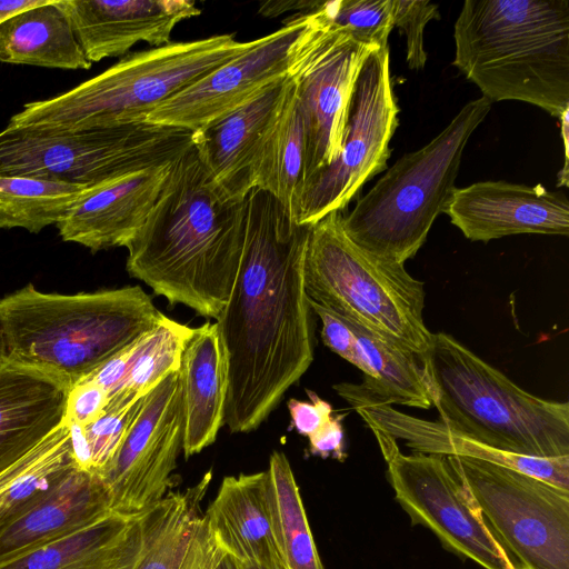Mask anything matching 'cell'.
I'll use <instances>...</instances> for the list:
<instances>
[{
    "mask_svg": "<svg viewBox=\"0 0 569 569\" xmlns=\"http://www.w3.org/2000/svg\"><path fill=\"white\" fill-rule=\"evenodd\" d=\"M249 44L232 34H219L128 53L63 93L26 103L8 126L80 131L144 122L161 103Z\"/></svg>",
    "mask_w": 569,
    "mask_h": 569,
    "instance_id": "6",
    "label": "cell"
},
{
    "mask_svg": "<svg viewBox=\"0 0 569 569\" xmlns=\"http://www.w3.org/2000/svg\"><path fill=\"white\" fill-rule=\"evenodd\" d=\"M371 431L387 462L395 498L412 525L427 528L448 551L485 569H515L445 456L405 455L395 438Z\"/></svg>",
    "mask_w": 569,
    "mask_h": 569,
    "instance_id": "13",
    "label": "cell"
},
{
    "mask_svg": "<svg viewBox=\"0 0 569 569\" xmlns=\"http://www.w3.org/2000/svg\"><path fill=\"white\" fill-rule=\"evenodd\" d=\"M144 397L123 405L107 406L94 422L83 428L91 471L99 472L111 460L137 417Z\"/></svg>",
    "mask_w": 569,
    "mask_h": 569,
    "instance_id": "35",
    "label": "cell"
},
{
    "mask_svg": "<svg viewBox=\"0 0 569 569\" xmlns=\"http://www.w3.org/2000/svg\"><path fill=\"white\" fill-rule=\"evenodd\" d=\"M203 517L219 545L237 561L283 566L274 537L267 471L224 477Z\"/></svg>",
    "mask_w": 569,
    "mask_h": 569,
    "instance_id": "24",
    "label": "cell"
},
{
    "mask_svg": "<svg viewBox=\"0 0 569 569\" xmlns=\"http://www.w3.org/2000/svg\"><path fill=\"white\" fill-rule=\"evenodd\" d=\"M267 471L277 546L286 569H325L290 462L273 451Z\"/></svg>",
    "mask_w": 569,
    "mask_h": 569,
    "instance_id": "31",
    "label": "cell"
},
{
    "mask_svg": "<svg viewBox=\"0 0 569 569\" xmlns=\"http://www.w3.org/2000/svg\"><path fill=\"white\" fill-rule=\"evenodd\" d=\"M375 49L333 28L317 10L309 13L287 72L303 124L306 184L339 154L355 83Z\"/></svg>",
    "mask_w": 569,
    "mask_h": 569,
    "instance_id": "12",
    "label": "cell"
},
{
    "mask_svg": "<svg viewBox=\"0 0 569 569\" xmlns=\"http://www.w3.org/2000/svg\"><path fill=\"white\" fill-rule=\"evenodd\" d=\"M393 28L406 37V60L411 70H421L427 62L423 30L440 17L438 6L429 0H391Z\"/></svg>",
    "mask_w": 569,
    "mask_h": 569,
    "instance_id": "36",
    "label": "cell"
},
{
    "mask_svg": "<svg viewBox=\"0 0 569 569\" xmlns=\"http://www.w3.org/2000/svg\"><path fill=\"white\" fill-rule=\"evenodd\" d=\"M309 231L270 193L254 188L247 196L239 271L214 321L227 361L230 432L256 430L313 360L303 278Z\"/></svg>",
    "mask_w": 569,
    "mask_h": 569,
    "instance_id": "1",
    "label": "cell"
},
{
    "mask_svg": "<svg viewBox=\"0 0 569 569\" xmlns=\"http://www.w3.org/2000/svg\"><path fill=\"white\" fill-rule=\"evenodd\" d=\"M559 120H560V136H561V139H562V144H563V152H565V162H563V168L562 170L559 172V176H558V186L560 187H568L569 186V164H568V161H569V110H566L560 117H559Z\"/></svg>",
    "mask_w": 569,
    "mask_h": 569,
    "instance_id": "42",
    "label": "cell"
},
{
    "mask_svg": "<svg viewBox=\"0 0 569 569\" xmlns=\"http://www.w3.org/2000/svg\"><path fill=\"white\" fill-rule=\"evenodd\" d=\"M7 359L6 345L2 332L0 330V365Z\"/></svg>",
    "mask_w": 569,
    "mask_h": 569,
    "instance_id": "46",
    "label": "cell"
},
{
    "mask_svg": "<svg viewBox=\"0 0 569 569\" xmlns=\"http://www.w3.org/2000/svg\"><path fill=\"white\" fill-rule=\"evenodd\" d=\"M446 459L515 569H569V490L488 461Z\"/></svg>",
    "mask_w": 569,
    "mask_h": 569,
    "instance_id": "10",
    "label": "cell"
},
{
    "mask_svg": "<svg viewBox=\"0 0 569 569\" xmlns=\"http://www.w3.org/2000/svg\"><path fill=\"white\" fill-rule=\"evenodd\" d=\"M70 388L40 369L0 365V472L62 423Z\"/></svg>",
    "mask_w": 569,
    "mask_h": 569,
    "instance_id": "22",
    "label": "cell"
},
{
    "mask_svg": "<svg viewBox=\"0 0 569 569\" xmlns=\"http://www.w3.org/2000/svg\"><path fill=\"white\" fill-rule=\"evenodd\" d=\"M94 471L76 469L41 502L0 531V566L70 536L111 513Z\"/></svg>",
    "mask_w": 569,
    "mask_h": 569,
    "instance_id": "21",
    "label": "cell"
},
{
    "mask_svg": "<svg viewBox=\"0 0 569 569\" xmlns=\"http://www.w3.org/2000/svg\"><path fill=\"white\" fill-rule=\"evenodd\" d=\"M453 39L452 64L491 103L569 110L568 0H466Z\"/></svg>",
    "mask_w": 569,
    "mask_h": 569,
    "instance_id": "3",
    "label": "cell"
},
{
    "mask_svg": "<svg viewBox=\"0 0 569 569\" xmlns=\"http://www.w3.org/2000/svg\"><path fill=\"white\" fill-rule=\"evenodd\" d=\"M346 415H336L317 432L310 436L309 451L313 456L328 458L332 456L335 459L343 460L345 440L342 421Z\"/></svg>",
    "mask_w": 569,
    "mask_h": 569,
    "instance_id": "40",
    "label": "cell"
},
{
    "mask_svg": "<svg viewBox=\"0 0 569 569\" xmlns=\"http://www.w3.org/2000/svg\"><path fill=\"white\" fill-rule=\"evenodd\" d=\"M443 212L471 241L520 233L569 234L567 196L542 184L498 180L456 187Z\"/></svg>",
    "mask_w": 569,
    "mask_h": 569,
    "instance_id": "17",
    "label": "cell"
},
{
    "mask_svg": "<svg viewBox=\"0 0 569 569\" xmlns=\"http://www.w3.org/2000/svg\"><path fill=\"white\" fill-rule=\"evenodd\" d=\"M316 10L357 42L373 48L388 47L393 29L391 0L320 1Z\"/></svg>",
    "mask_w": 569,
    "mask_h": 569,
    "instance_id": "34",
    "label": "cell"
},
{
    "mask_svg": "<svg viewBox=\"0 0 569 569\" xmlns=\"http://www.w3.org/2000/svg\"><path fill=\"white\" fill-rule=\"evenodd\" d=\"M306 187L305 132L295 86L263 148L256 187L270 193L298 222Z\"/></svg>",
    "mask_w": 569,
    "mask_h": 569,
    "instance_id": "30",
    "label": "cell"
},
{
    "mask_svg": "<svg viewBox=\"0 0 569 569\" xmlns=\"http://www.w3.org/2000/svg\"><path fill=\"white\" fill-rule=\"evenodd\" d=\"M333 389L370 429L402 440L413 452L483 460L569 490V456L539 458L497 450L452 431L440 421L401 412L375 398L361 385L341 382Z\"/></svg>",
    "mask_w": 569,
    "mask_h": 569,
    "instance_id": "18",
    "label": "cell"
},
{
    "mask_svg": "<svg viewBox=\"0 0 569 569\" xmlns=\"http://www.w3.org/2000/svg\"><path fill=\"white\" fill-rule=\"evenodd\" d=\"M88 187L23 176L0 174V230L38 233L57 224Z\"/></svg>",
    "mask_w": 569,
    "mask_h": 569,
    "instance_id": "33",
    "label": "cell"
},
{
    "mask_svg": "<svg viewBox=\"0 0 569 569\" xmlns=\"http://www.w3.org/2000/svg\"><path fill=\"white\" fill-rule=\"evenodd\" d=\"M398 114L389 48H378L363 61L355 83L339 154L306 184L299 224L342 212L369 180L387 169Z\"/></svg>",
    "mask_w": 569,
    "mask_h": 569,
    "instance_id": "11",
    "label": "cell"
},
{
    "mask_svg": "<svg viewBox=\"0 0 569 569\" xmlns=\"http://www.w3.org/2000/svg\"><path fill=\"white\" fill-rule=\"evenodd\" d=\"M216 569H238V565L234 558L226 555Z\"/></svg>",
    "mask_w": 569,
    "mask_h": 569,
    "instance_id": "45",
    "label": "cell"
},
{
    "mask_svg": "<svg viewBox=\"0 0 569 569\" xmlns=\"http://www.w3.org/2000/svg\"><path fill=\"white\" fill-rule=\"evenodd\" d=\"M108 401V393L100 385L84 379L69 390L63 422L84 428L104 412Z\"/></svg>",
    "mask_w": 569,
    "mask_h": 569,
    "instance_id": "38",
    "label": "cell"
},
{
    "mask_svg": "<svg viewBox=\"0 0 569 569\" xmlns=\"http://www.w3.org/2000/svg\"><path fill=\"white\" fill-rule=\"evenodd\" d=\"M308 21L309 13H296L280 29L250 41L243 52L169 98L146 121L196 132L239 108L287 76Z\"/></svg>",
    "mask_w": 569,
    "mask_h": 569,
    "instance_id": "15",
    "label": "cell"
},
{
    "mask_svg": "<svg viewBox=\"0 0 569 569\" xmlns=\"http://www.w3.org/2000/svg\"><path fill=\"white\" fill-rule=\"evenodd\" d=\"M47 0H9L0 1V23L9 17L26 9L40 6Z\"/></svg>",
    "mask_w": 569,
    "mask_h": 569,
    "instance_id": "43",
    "label": "cell"
},
{
    "mask_svg": "<svg viewBox=\"0 0 569 569\" xmlns=\"http://www.w3.org/2000/svg\"><path fill=\"white\" fill-rule=\"evenodd\" d=\"M320 1L310 0H286L267 1L260 4L259 13L264 17L276 18L289 11H299V13H310L316 10Z\"/></svg>",
    "mask_w": 569,
    "mask_h": 569,
    "instance_id": "41",
    "label": "cell"
},
{
    "mask_svg": "<svg viewBox=\"0 0 569 569\" xmlns=\"http://www.w3.org/2000/svg\"><path fill=\"white\" fill-rule=\"evenodd\" d=\"M183 428V396L176 371L146 395L116 453L97 472L112 512L136 515L166 497L182 450Z\"/></svg>",
    "mask_w": 569,
    "mask_h": 569,
    "instance_id": "14",
    "label": "cell"
},
{
    "mask_svg": "<svg viewBox=\"0 0 569 569\" xmlns=\"http://www.w3.org/2000/svg\"><path fill=\"white\" fill-rule=\"evenodd\" d=\"M432 405L452 431L497 450L569 456V405L521 389L452 336L432 333L420 357Z\"/></svg>",
    "mask_w": 569,
    "mask_h": 569,
    "instance_id": "5",
    "label": "cell"
},
{
    "mask_svg": "<svg viewBox=\"0 0 569 569\" xmlns=\"http://www.w3.org/2000/svg\"><path fill=\"white\" fill-rule=\"evenodd\" d=\"M0 62L64 70L92 66L59 0H47L0 23Z\"/></svg>",
    "mask_w": 569,
    "mask_h": 569,
    "instance_id": "27",
    "label": "cell"
},
{
    "mask_svg": "<svg viewBox=\"0 0 569 569\" xmlns=\"http://www.w3.org/2000/svg\"><path fill=\"white\" fill-rule=\"evenodd\" d=\"M310 401L290 399L288 410L291 417V425L297 432L310 437L321 429L332 418L331 405L321 399L316 392L306 390Z\"/></svg>",
    "mask_w": 569,
    "mask_h": 569,
    "instance_id": "39",
    "label": "cell"
},
{
    "mask_svg": "<svg viewBox=\"0 0 569 569\" xmlns=\"http://www.w3.org/2000/svg\"><path fill=\"white\" fill-rule=\"evenodd\" d=\"M196 132L148 121L80 131L7 126L0 174L92 187L128 172L168 164L194 144Z\"/></svg>",
    "mask_w": 569,
    "mask_h": 569,
    "instance_id": "9",
    "label": "cell"
},
{
    "mask_svg": "<svg viewBox=\"0 0 569 569\" xmlns=\"http://www.w3.org/2000/svg\"><path fill=\"white\" fill-rule=\"evenodd\" d=\"M342 318L372 373L361 386L383 403L429 409L432 402L420 357L361 323Z\"/></svg>",
    "mask_w": 569,
    "mask_h": 569,
    "instance_id": "29",
    "label": "cell"
},
{
    "mask_svg": "<svg viewBox=\"0 0 569 569\" xmlns=\"http://www.w3.org/2000/svg\"><path fill=\"white\" fill-rule=\"evenodd\" d=\"M184 458L214 442L223 426L228 389L226 355L216 322L192 328L180 359Z\"/></svg>",
    "mask_w": 569,
    "mask_h": 569,
    "instance_id": "25",
    "label": "cell"
},
{
    "mask_svg": "<svg viewBox=\"0 0 569 569\" xmlns=\"http://www.w3.org/2000/svg\"><path fill=\"white\" fill-rule=\"evenodd\" d=\"M210 479L209 471L194 487L143 510L146 542L137 569H216L228 555L199 510Z\"/></svg>",
    "mask_w": 569,
    "mask_h": 569,
    "instance_id": "23",
    "label": "cell"
},
{
    "mask_svg": "<svg viewBox=\"0 0 569 569\" xmlns=\"http://www.w3.org/2000/svg\"><path fill=\"white\" fill-rule=\"evenodd\" d=\"M67 423L0 472V531L19 519L78 469Z\"/></svg>",
    "mask_w": 569,
    "mask_h": 569,
    "instance_id": "28",
    "label": "cell"
},
{
    "mask_svg": "<svg viewBox=\"0 0 569 569\" xmlns=\"http://www.w3.org/2000/svg\"><path fill=\"white\" fill-rule=\"evenodd\" d=\"M311 311L321 320L323 343L335 353L363 372V381L372 378L368 362L357 342L356 336L346 320L332 310L308 298Z\"/></svg>",
    "mask_w": 569,
    "mask_h": 569,
    "instance_id": "37",
    "label": "cell"
},
{
    "mask_svg": "<svg viewBox=\"0 0 569 569\" xmlns=\"http://www.w3.org/2000/svg\"><path fill=\"white\" fill-rule=\"evenodd\" d=\"M160 315L138 284L60 295L30 283L0 299L7 359L70 387L150 330Z\"/></svg>",
    "mask_w": 569,
    "mask_h": 569,
    "instance_id": "4",
    "label": "cell"
},
{
    "mask_svg": "<svg viewBox=\"0 0 569 569\" xmlns=\"http://www.w3.org/2000/svg\"><path fill=\"white\" fill-rule=\"evenodd\" d=\"M237 565L238 569H286L282 565L244 563L239 561H237Z\"/></svg>",
    "mask_w": 569,
    "mask_h": 569,
    "instance_id": "44",
    "label": "cell"
},
{
    "mask_svg": "<svg viewBox=\"0 0 569 569\" xmlns=\"http://www.w3.org/2000/svg\"><path fill=\"white\" fill-rule=\"evenodd\" d=\"M491 109L481 97L465 104L422 148L399 158L342 214L347 236L371 254L405 264L428 233L455 190L465 147Z\"/></svg>",
    "mask_w": 569,
    "mask_h": 569,
    "instance_id": "7",
    "label": "cell"
},
{
    "mask_svg": "<svg viewBox=\"0 0 569 569\" xmlns=\"http://www.w3.org/2000/svg\"><path fill=\"white\" fill-rule=\"evenodd\" d=\"M172 162L86 189L57 223L61 239L92 252L126 247L146 222Z\"/></svg>",
    "mask_w": 569,
    "mask_h": 569,
    "instance_id": "20",
    "label": "cell"
},
{
    "mask_svg": "<svg viewBox=\"0 0 569 569\" xmlns=\"http://www.w3.org/2000/svg\"><path fill=\"white\" fill-rule=\"evenodd\" d=\"M144 542L143 511L111 512L0 569H137Z\"/></svg>",
    "mask_w": 569,
    "mask_h": 569,
    "instance_id": "26",
    "label": "cell"
},
{
    "mask_svg": "<svg viewBox=\"0 0 569 569\" xmlns=\"http://www.w3.org/2000/svg\"><path fill=\"white\" fill-rule=\"evenodd\" d=\"M307 297L422 357L432 332L423 321L425 287L405 264L382 260L345 232L342 212L310 224L305 257Z\"/></svg>",
    "mask_w": 569,
    "mask_h": 569,
    "instance_id": "8",
    "label": "cell"
},
{
    "mask_svg": "<svg viewBox=\"0 0 569 569\" xmlns=\"http://www.w3.org/2000/svg\"><path fill=\"white\" fill-rule=\"evenodd\" d=\"M292 90L293 82L287 74L196 131L194 147L200 161L229 199L244 201L254 189L263 148Z\"/></svg>",
    "mask_w": 569,
    "mask_h": 569,
    "instance_id": "16",
    "label": "cell"
},
{
    "mask_svg": "<svg viewBox=\"0 0 569 569\" xmlns=\"http://www.w3.org/2000/svg\"><path fill=\"white\" fill-rule=\"evenodd\" d=\"M59 6L91 63L124 57L140 41L166 46L178 23L201 13L189 0H59Z\"/></svg>",
    "mask_w": 569,
    "mask_h": 569,
    "instance_id": "19",
    "label": "cell"
},
{
    "mask_svg": "<svg viewBox=\"0 0 569 569\" xmlns=\"http://www.w3.org/2000/svg\"><path fill=\"white\" fill-rule=\"evenodd\" d=\"M246 200L213 182L194 144L170 166L141 229L126 246L128 273L170 306L218 320L239 271Z\"/></svg>",
    "mask_w": 569,
    "mask_h": 569,
    "instance_id": "2",
    "label": "cell"
},
{
    "mask_svg": "<svg viewBox=\"0 0 569 569\" xmlns=\"http://www.w3.org/2000/svg\"><path fill=\"white\" fill-rule=\"evenodd\" d=\"M192 328L161 312L156 325L130 345L128 367L108 406L144 397L170 373L179 370L183 345Z\"/></svg>",
    "mask_w": 569,
    "mask_h": 569,
    "instance_id": "32",
    "label": "cell"
}]
</instances>
